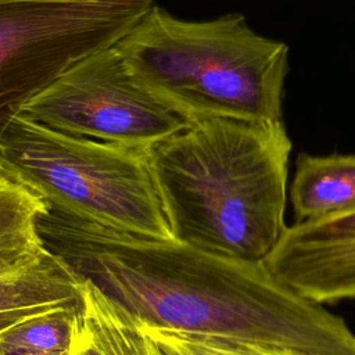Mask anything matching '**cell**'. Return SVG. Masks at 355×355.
Returning a JSON list of instances; mask_svg holds the SVG:
<instances>
[{"label":"cell","instance_id":"cell-13","mask_svg":"<svg viewBox=\"0 0 355 355\" xmlns=\"http://www.w3.org/2000/svg\"><path fill=\"white\" fill-rule=\"evenodd\" d=\"M146 327V326H144ZM168 355H270L265 351L212 338L184 336L146 327Z\"/></svg>","mask_w":355,"mask_h":355},{"label":"cell","instance_id":"cell-14","mask_svg":"<svg viewBox=\"0 0 355 355\" xmlns=\"http://www.w3.org/2000/svg\"><path fill=\"white\" fill-rule=\"evenodd\" d=\"M43 311H47V309H43ZM43 311H37V309H26V311H8V312H0V334L3 331H6L7 329H10L11 326L17 324L18 322L35 315V313H39V312H43Z\"/></svg>","mask_w":355,"mask_h":355},{"label":"cell","instance_id":"cell-11","mask_svg":"<svg viewBox=\"0 0 355 355\" xmlns=\"http://www.w3.org/2000/svg\"><path fill=\"white\" fill-rule=\"evenodd\" d=\"M47 209L43 200L0 173V273L46 255L37 219Z\"/></svg>","mask_w":355,"mask_h":355},{"label":"cell","instance_id":"cell-10","mask_svg":"<svg viewBox=\"0 0 355 355\" xmlns=\"http://www.w3.org/2000/svg\"><path fill=\"white\" fill-rule=\"evenodd\" d=\"M79 283L49 252L40 259L0 273V312L80 305Z\"/></svg>","mask_w":355,"mask_h":355},{"label":"cell","instance_id":"cell-8","mask_svg":"<svg viewBox=\"0 0 355 355\" xmlns=\"http://www.w3.org/2000/svg\"><path fill=\"white\" fill-rule=\"evenodd\" d=\"M78 283L82 306L68 355H168L144 326L92 283Z\"/></svg>","mask_w":355,"mask_h":355},{"label":"cell","instance_id":"cell-3","mask_svg":"<svg viewBox=\"0 0 355 355\" xmlns=\"http://www.w3.org/2000/svg\"><path fill=\"white\" fill-rule=\"evenodd\" d=\"M115 49L133 82L186 123L283 121L288 46L240 12L189 21L155 4Z\"/></svg>","mask_w":355,"mask_h":355},{"label":"cell","instance_id":"cell-4","mask_svg":"<svg viewBox=\"0 0 355 355\" xmlns=\"http://www.w3.org/2000/svg\"><path fill=\"white\" fill-rule=\"evenodd\" d=\"M0 173L50 209L173 240L144 148L62 133L21 114L0 139Z\"/></svg>","mask_w":355,"mask_h":355},{"label":"cell","instance_id":"cell-2","mask_svg":"<svg viewBox=\"0 0 355 355\" xmlns=\"http://www.w3.org/2000/svg\"><path fill=\"white\" fill-rule=\"evenodd\" d=\"M144 151L175 241L265 262L287 229L284 121L204 119Z\"/></svg>","mask_w":355,"mask_h":355},{"label":"cell","instance_id":"cell-6","mask_svg":"<svg viewBox=\"0 0 355 355\" xmlns=\"http://www.w3.org/2000/svg\"><path fill=\"white\" fill-rule=\"evenodd\" d=\"M22 115L62 133L139 148L187 125L133 82L115 46L72 65Z\"/></svg>","mask_w":355,"mask_h":355},{"label":"cell","instance_id":"cell-7","mask_svg":"<svg viewBox=\"0 0 355 355\" xmlns=\"http://www.w3.org/2000/svg\"><path fill=\"white\" fill-rule=\"evenodd\" d=\"M263 265L315 304L355 298V211L287 226Z\"/></svg>","mask_w":355,"mask_h":355},{"label":"cell","instance_id":"cell-12","mask_svg":"<svg viewBox=\"0 0 355 355\" xmlns=\"http://www.w3.org/2000/svg\"><path fill=\"white\" fill-rule=\"evenodd\" d=\"M80 305L35 313L0 334V347L35 354H68Z\"/></svg>","mask_w":355,"mask_h":355},{"label":"cell","instance_id":"cell-5","mask_svg":"<svg viewBox=\"0 0 355 355\" xmlns=\"http://www.w3.org/2000/svg\"><path fill=\"white\" fill-rule=\"evenodd\" d=\"M155 0H0V139L72 65L115 46Z\"/></svg>","mask_w":355,"mask_h":355},{"label":"cell","instance_id":"cell-15","mask_svg":"<svg viewBox=\"0 0 355 355\" xmlns=\"http://www.w3.org/2000/svg\"><path fill=\"white\" fill-rule=\"evenodd\" d=\"M0 355H68V354H35V352H19L0 347Z\"/></svg>","mask_w":355,"mask_h":355},{"label":"cell","instance_id":"cell-9","mask_svg":"<svg viewBox=\"0 0 355 355\" xmlns=\"http://www.w3.org/2000/svg\"><path fill=\"white\" fill-rule=\"evenodd\" d=\"M288 196L295 223L355 211V154L300 153Z\"/></svg>","mask_w":355,"mask_h":355},{"label":"cell","instance_id":"cell-1","mask_svg":"<svg viewBox=\"0 0 355 355\" xmlns=\"http://www.w3.org/2000/svg\"><path fill=\"white\" fill-rule=\"evenodd\" d=\"M44 250L139 324L252 347L270 355H355V334L324 305L301 298L263 262L214 255L47 209Z\"/></svg>","mask_w":355,"mask_h":355}]
</instances>
